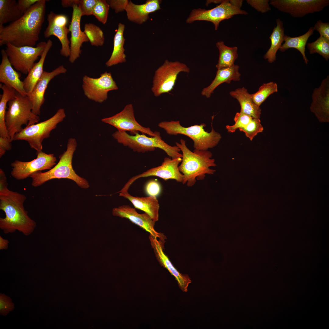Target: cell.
<instances>
[{
	"label": "cell",
	"instance_id": "obj_1",
	"mask_svg": "<svg viewBox=\"0 0 329 329\" xmlns=\"http://www.w3.org/2000/svg\"><path fill=\"white\" fill-rule=\"evenodd\" d=\"M48 1L39 0L19 19L0 27V46L10 43L17 47H34L39 40Z\"/></svg>",
	"mask_w": 329,
	"mask_h": 329
},
{
	"label": "cell",
	"instance_id": "obj_2",
	"mask_svg": "<svg viewBox=\"0 0 329 329\" xmlns=\"http://www.w3.org/2000/svg\"><path fill=\"white\" fill-rule=\"evenodd\" d=\"M27 198L24 194L10 190L0 193V209L5 214L0 218V228L5 234L16 231L28 236L36 226V222L28 215L24 203Z\"/></svg>",
	"mask_w": 329,
	"mask_h": 329
},
{
	"label": "cell",
	"instance_id": "obj_3",
	"mask_svg": "<svg viewBox=\"0 0 329 329\" xmlns=\"http://www.w3.org/2000/svg\"><path fill=\"white\" fill-rule=\"evenodd\" d=\"M182 152V161L179 166L180 172L183 175V184L186 183L188 186H193L198 180L203 179L206 174H214L215 170L210 168L216 164L214 159L212 158V154L208 150L195 149L193 152L189 150L186 141L181 139L180 143L176 142Z\"/></svg>",
	"mask_w": 329,
	"mask_h": 329
},
{
	"label": "cell",
	"instance_id": "obj_4",
	"mask_svg": "<svg viewBox=\"0 0 329 329\" xmlns=\"http://www.w3.org/2000/svg\"><path fill=\"white\" fill-rule=\"evenodd\" d=\"M77 146L75 138L69 139L66 150L59 156V160L56 165L48 171H37L30 175L32 179V186L38 187L52 179H67L73 181L81 188H88L89 185L87 181L77 175L73 167L72 159Z\"/></svg>",
	"mask_w": 329,
	"mask_h": 329
},
{
	"label": "cell",
	"instance_id": "obj_5",
	"mask_svg": "<svg viewBox=\"0 0 329 329\" xmlns=\"http://www.w3.org/2000/svg\"><path fill=\"white\" fill-rule=\"evenodd\" d=\"M8 107L5 115V123L8 135L11 142L14 135L23 129L38 123L40 119L32 112V103L27 95L23 96L16 91L15 97L8 103Z\"/></svg>",
	"mask_w": 329,
	"mask_h": 329
},
{
	"label": "cell",
	"instance_id": "obj_6",
	"mask_svg": "<svg viewBox=\"0 0 329 329\" xmlns=\"http://www.w3.org/2000/svg\"><path fill=\"white\" fill-rule=\"evenodd\" d=\"M169 135H176L181 134L188 136L193 141V147L198 150H208L216 147L220 141L221 136L215 131L211 123V131H205L204 128L206 125L201 123L188 127L182 126L179 121H162L158 124Z\"/></svg>",
	"mask_w": 329,
	"mask_h": 329
},
{
	"label": "cell",
	"instance_id": "obj_7",
	"mask_svg": "<svg viewBox=\"0 0 329 329\" xmlns=\"http://www.w3.org/2000/svg\"><path fill=\"white\" fill-rule=\"evenodd\" d=\"M112 136L118 142L128 147L134 151L144 153L154 151L155 148L161 149L172 159L182 157L179 148L176 145H169L161 139V137H148L139 133L130 135L126 132L117 131Z\"/></svg>",
	"mask_w": 329,
	"mask_h": 329
},
{
	"label": "cell",
	"instance_id": "obj_8",
	"mask_svg": "<svg viewBox=\"0 0 329 329\" xmlns=\"http://www.w3.org/2000/svg\"><path fill=\"white\" fill-rule=\"evenodd\" d=\"M66 117L63 108L59 109L50 118L39 123L26 126L16 134L13 141L24 140L27 141L30 147L37 152L42 151V142L44 139L50 136L51 131L62 122Z\"/></svg>",
	"mask_w": 329,
	"mask_h": 329
},
{
	"label": "cell",
	"instance_id": "obj_9",
	"mask_svg": "<svg viewBox=\"0 0 329 329\" xmlns=\"http://www.w3.org/2000/svg\"><path fill=\"white\" fill-rule=\"evenodd\" d=\"M46 42L41 41L36 47H17L10 43L5 44V49L11 65L17 71L27 74L35 62L42 55Z\"/></svg>",
	"mask_w": 329,
	"mask_h": 329
},
{
	"label": "cell",
	"instance_id": "obj_10",
	"mask_svg": "<svg viewBox=\"0 0 329 329\" xmlns=\"http://www.w3.org/2000/svg\"><path fill=\"white\" fill-rule=\"evenodd\" d=\"M189 73L190 69L185 64L179 61L166 60L155 71L151 90L155 97L168 93L173 88L179 73Z\"/></svg>",
	"mask_w": 329,
	"mask_h": 329
},
{
	"label": "cell",
	"instance_id": "obj_11",
	"mask_svg": "<svg viewBox=\"0 0 329 329\" xmlns=\"http://www.w3.org/2000/svg\"><path fill=\"white\" fill-rule=\"evenodd\" d=\"M220 4L213 9H194L191 11L186 22L191 23L197 21H206L212 22L217 30L222 21L228 19L237 14L246 15L247 12L232 5L230 0H220Z\"/></svg>",
	"mask_w": 329,
	"mask_h": 329
},
{
	"label": "cell",
	"instance_id": "obj_12",
	"mask_svg": "<svg viewBox=\"0 0 329 329\" xmlns=\"http://www.w3.org/2000/svg\"><path fill=\"white\" fill-rule=\"evenodd\" d=\"M269 4L279 11L295 18L320 12L329 5V0H271Z\"/></svg>",
	"mask_w": 329,
	"mask_h": 329
},
{
	"label": "cell",
	"instance_id": "obj_13",
	"mask_svg": "<svg viewBox=\"0 0 329 329\" xmlns=\"http://www.w3.org/2000/svg\"><path fill=\"white\" fill-rule=\"evenodd\" d=\"M36 154L37 158L30 161L16 160L12 163V176L18 180H23L35 172L50 169L55 165L56 159L53 154H47L42 150L37 152Z\"/></svg>",
	"mask_w": 329,
	"mask_h": 329
},
{
	"label": "cell",
	"instance_id": "obj_14",
	"mask_svg": "<svg viewBox=\"0 0 329 329\" xmlns=\"http://www.w3.org/2000/svg\"><path fill=\"white\" fill-rule=\"evenodd\" d=\"M83 82L84 95L89 99L100 103L107 99L109 91L118 89L111 73L107 72L101 74L100 77L96 78L85 75L83 78Z\"/></svg>",
	"mask_w": 329,
	"mask_h": 329
},
{
	"label": "cell",
	"instance_id": "obj_15",
	"mask_svg": "<svg viewBox=\"0 0 329 329\" xmlns=\"http://www.w3.org/2000/svg\"><path fill=\"white\" fill-rule=\"evenodd\" d=\"M101 121L116 128L118 131H128L134 135L139 133L146 134L151 137H161L159 132H153L148 127H145L136 120L132 104L126 105L122 111L115 115L101 119Z\"/></svg>",
	"mask_w": 329,
	"mask_h": 329
},
{
	"label": "cell",
	"instance_id": "obj_16",
	"mask_svg": "<svg viewBox=\"0 0 329 329\" xmlns=\"http://www.w3.org/2000/svg\"><path fill=\"white\" fill-rule=\"evenodd\" d=\"M48 25L44 32L45 38L51 36H56L59 40L62 47L60 50L61 55L67 57L70 54V41L68 37L69 32L66 26L68 22L67 17L62 14H57L51 11L48 15Z\"/></svg>",
	"mask_w": 329,
	"mask_h": 329
},
{
	"label": "cell",
	"instance_id": "obj_17",
	"mask_svg": "<svg viewBox=\"0 0 329 329\" xmlns=\"http://www.w3.org/2000/svg\"><path fill=\"white\" fill-rule=\"evenodd\" d=\"M182 161L181 157L174 159L164 158L161 164L157 167L151 168L143 173L131 178L124 186L128 189L130 185L136 180L142 177L156 176L164 180L169 179L175 180L178 182H182L183 175L179 168V164Z\"/></svg>",
	"mask_w": 329,
	"mask_h": 329
},
{
	"label": "cell",
	"instance_id": "obj_18",
	"mask_svg": "<svg viewBox=\"0 0 329 329\" xmlns=\"http://www.w3.org/2000/svg\"><path fill=\"white\" fill-rule=\"evenodd\" d=\"M72 7V18L69 28V31L71 34L69 61L72 63L80 57L83 43L89 41L86 34L81 30L80 24L82 16L78 5L75 4Z\"/></svg>",
	"mask_w": 329,
	"mask_h": 329
},
{
	"label": "cell",
	"instance_id": "obj_19",
	"mask_svg": "<svg viewBox=\"0 0 329 329\" xmlns=\"http://www.w3.org/2000/svg\"><path fill=\"white\" fill-rule=\"evenodd\" d=\"M310 110L320 122L329 121V76L322 81L312 95Z\"/></svg>",
	"mask_w": 329,
	"mask_h": 329
},
{
	"label": "cell",
	"instance_id": "obj_20",
	"mask_svg": "<svg viewBox=\"0 0 329 329\" xmlns=\"http://www.w3.org/2000/svg\"><path fill=\"white\" fill-rule=\"evenodd\" d=\"M67 69L62 65L51 72L44 71L32 92L27 95L32 103V112L34 114L40 115L41 107L45 100L44 94L51 80L56 76L65 73Z\"/></svg>",
	"mask_w": 329,
	"mask_h": 329
},
{
	"label": "cell",
	"instance_id": "obj_21",
	"mask_svg": "<svg viewBox=\"0 0 329 329\" xmlns=\"http://www.w3.org/2000/svg\"><path fill=\"white\" fill-rule=\"evenodd\" d=\"M113 215L129 219L132 222L139 226L149 232L150 235L162 239V235L154 229L155 223L150 217L146 213H138L135 209L128 205H123L114 208L112 210Z\"/></svg>",
	"mask_w": 329,
	"mask_h": 329
},
{
	"label": "cell",
	"instance_id": "obj_22",
	"mask_svg": "<svg viewBox=\"0 0 329 329\" xmlns=\"http://www.w3.org/2000/svg\"><path fill=\"white\" fill-rule=\"evenodd\" d=\"M149 239L152 247L161 264L167 269L177 281L180 288L183 292L188 291V288L192 281L188 275L182 274L174 267L167 256L164 253L161 241L150 235Z\"/></svg>",
	"mask_w": 329,
	"mask_h": 329
},
{
	"label": "cell",
	"instance_id": "obj_23",
	"mask_svg": "<svg viewBox=\"0 0 329 329\" xmlns=\"http://www.w3.org/2000/svg\"><path fill=\"white\" fill-rule=\"evenodd\" d=\"M159 0H147L142 4L137 5L129 0L126 8L127 19L130 21L141 25L149 18V14L161 9Z\"/></svg>",
	"mask_w": 329,
	"mask_h": 329
},
{
	"label": "cell",
	"instance_id": "obj_24",
	"mask_svg": "<svg viewBox=\"0 0 329 329\" xmlns=\"http://www.w3.org/2000/svg\"><path fill=\"white\" fill-rule=\"evenodd\" d=\"M2 61L0 64V82L15 90L23 96L27 95L23 81L19 73L14 69L8 59L5 49L1 51Z\"/></svg>",
	"mask_w": 329,
	"mask_h": 329
},
{
	"label": "cell",
	"instance_id": "obj_25",
	"mask_svg": "<svg viewBox=\"0 0 329 329\" xmlns=\"http://www.w3.org/2000/svg\"><path fill=\"white\" fill-rule=\"evenodd\" d=\"M119 196L128 199L135 207L143 211L149 215L155 222L159 219V205L156 196L135 197L131 196L128 191H119Z\"/></svg>",
	"mask_w": 329,
	"mask_h": 329
},
{
	"label": "cell",
	"instance_id": "obj_26",
	"mask_svg": "<svg viewBox=\"0 0 329 329\" xmlns=\"http://www.w3.org/2000/svg\"><path fill=\"white\" fill-rule=\"evenodd\" d=\"M239 65H234L230 67L217 69L214 79L209 85L202 90V95L209 98L214 90L222 83H230L232 81H239L241 74L239 72Z\"/></svg>",
	"mask_w": 329,
	"mask_h": 329
},
{
	"label": "cell",
	"instance_id": "obj_27",
	"mask_svg": "<svg viewBox=\"0 0 329 329\" xmlns=\"http://www.w3.org/2000/svg\"><path fill=\"white\" fill-rule=\"evenodd\" d=\"M229 94L239 102L241 107L240 112L253 118L260 119L261 109L254 102L247 89L244 87L238 88L230 92Z\"/></svg>",
	"mask_w": 329,
	"mask_h": 329
},
{
	"label": "cell",
	"instance_id": "obj_28",
	"mask_svg": "<svg viewBox=\"0 0 329 329\" xmlns=\"http://www.w3.org/2000/svg\"><path fill=\"white\" fill-rule=\"evenodd\" d=\"M52 41L49 39L46 42L44 50L39 61L35 63L27 76L23 81L24 88L27 95L33 90L37 82L44 72L43 66L47 55L52 46Z\"/></svg>",
	"mask_w": 329,
	"mask_h": 329
},
{
	"label": "cell",
	"instance_id": "obj_29",
	"mask_svg": "<svg viewBox=\"0 0 329 329\" xmlns=\"http://www.w3.org/2000/svg\"><path fill=\"white\" fill-rule=\"evenodd\" d=\"M125 25L119 23L118 28L113 39V48L111 57L106 62V65L111 67L113 65L125 62L126 61L124 45L125 41L123 36Z\"/></svg>",
	"mask_w": 329,
	"mask_h": 329
},
{
	"label": "cell",
	"instance_id": "obj_30",
	"mask_svg": "<svg viewBox=\"0 0 329 329\" xmlns=\"http://www.w3.org/2000/svg\"><path fill=\"white\" fill-rule=\"evenodd\" d=\"M277 26L275 27L269 37L271 41L270 48L265 54L264 58L271 63L276 60V54L284 41V28L282 21L279 19H276Z\"/></svg>",
	"mask_w": 329,
	"mask_h": 329
},
{
	"label": "cell",
	"instance_id": "obj_31",
	"mask_svg": "<svg viewBox=\"0 0 329 329\" xmlns=\"http://www.w3.org/2000/svg\"><path fill=\"white\" fill-rule=\"evenodd\" d=\"M314 30V27H311L306 33L298 37H292L285 35V42L282 44L279 50L284 52L289 48H295L301 54L304 63L307 64L308 60L305 54L306 46L309 38L313 34Z\"/></svg>",
	"mask_w": 329,
	"mask_h": 329
},
{
	"label": "cell",
	"instance_id": "obj_32",
	"mask_svg": "<svg viewBox=\"0 0 329 329\" xmlns=\"http://www.w3.org/2000/svg\"><path fill=\"white\" fill-rule=\"evenodd\" d=\"M23 13L19 9L15 0H0V27L19 19Z\"/></svg>",
	"mask_w": 329,
	"mask_h": 329
},
{
	"label": "cell",
	"instance_id": "obj_33",
	"mask_svg": "<svg viewBox=\"0 0 329 329\" xmlns=\"http://www.w3.org/2000/svg\"><path fill=\"white\" fill-rule=\"evenodd\" d=\"M2 90L0 101V136L10 138L8 135L5 123V115L7 104L10 100L14 99L16 91L14 89L3 84H0Z\"/></svg>",
	"mask_w": 329,
	"mask_h": 329
},
{
	"label": "cell",
	"instance_id": "obj_34",
	"mask_svg": "<svg viewBox=\"0 0 329 329\" xmlns=\"http://www.w3.org/2000/svg\"><path fill=\"white\" fill-rule=\"evenodd\" d=\"M216 45L219 51V57L216 67L217 69L232 66L238 58V48L230 47L226 46L223 41L216 43Z\"/></svg>",
	"mask_w": 329,
	"mask_h": 329
},
{
	"label": "cell",
	"instance_id": "obj_35",
	"mask_svg": "<svg viewBox=\"0 0 329 329\" xmlns=\"http://www.w3.org/2000/svg\"><path fill=\"white\" fill-rule=\"evenodd\" d=\"M278 91L277 84L273 82H270L263 84L258 90L251 94V96L254 102L260 106L270 95Z\"/></svg>",
	"mask_w": 329,
	"mask_h": 329
},
{
	"label": "cell",
	"instance_id": "obj_36",
	"mask_svg": "<svg viewBox=\"0 0 329 329\" xmlns=\"http://www.w3.org/2000/svg\"><path fill=\"white\" fill-rule=\"evenodd\" d=\"M83 32L92 45L101 46L104 44L105 39L103 32L99 27L94 24H85Z\"/></svg>",
	"mask_w": 329,
	"mask_h": 329
},
{
	"label": "cell",
	"instance_id": "obj_37",
	"mask_svg": "<svg viewBox=\"0 0 329 329\" xmlns=\"http://www.w3.org/2000/svg\"><path fill=\"white\" fill-rule=\"evenodd\" d=\"M310 54L318 53L326 61L329 59V40L320 36L315 41L307 44Z\"/></svg>",
	"mask_w": 329,
	"mask_h": 329
},
{
	"label": "cell",
	"instance_id": "obj_38",
	"mask_svg": "<svg viewBox=\"0 0 329 329\" xmlns=\"http://www.w3.org/2000/svg\"><path fill=\"white\" fill-rule=\"evenodd\" d=\"M110 6L106 0H98L93 10L92 15L103 24L107 22Z\"/></svg>",
	"mask_w": 329,
	"mask_h": 329
},
{
	"label": "cell",
	"instance_id": "obj_39",
	"mask_svg": "<svg viewBox=\"0 0 329 329\" xmlns=\"http://www.w3.org/2000/svg\"><path fill=\"white\" fill-rule=\"evenodd\" d=\"M239 129L244 132L246 136L252 141L258 133L263 131L264 128L260 119L253 118L246 126Z\"/></svg>",
	"mask_w": 329,
	"mask_h": 329
},
{
	"label": "cell",
	"instance_id": "obj_40",
	"mask_svg": "<svg viewBox=\"0 0 329 329\" xmlns=\"http://www.w3.org/2000/svg\"><path fill=\"white\" fill-rule=\"evenodd\" d=\"M253 118L251 116L240 111L238 112L234 117V124L232 126H226V129L229 133L235 132L238 129L244 127Z\"/></svg>",
	"mask_w": 329,
	"mask_h": 329
},
{
	"label": "cell",
	"instance_id": "obj_41",
	"mask_svg": "<svg viewBox=\"0 0 329 329\" xmlns=\"http://www.w3.org/2000/svg\"><path fill=\"white\" fill-rule=\"evenodd\" d=\"M14 309V303L11 299L4 294H0V313L1 315L6 316Z\"/></svg>",
	"mask_w": 329,
	"mask_h": 329
},
{
	"label": "cell",
	"instance_id": "obj_42",
	"mask_svg": "<svg viewBox=\"0 0 329 329\" xmlns=\"http://www.w3.org/2000/svg\"><path fill=\"white\" fill-rule=\"evenodd\" d=\"M98 0H81L78 6L82 16L92 15L94 9Z\"/></svg>",
	"mask_w": 329,
	"mask_h": 329
},
{
	"label": "cell",
	"instance_id": "obj_43",
	"mask_svg": "<svg viewBox=\"0 0 329 329\" xmlns=\"http://www.w3.org/2000/svg\"><path fill=\"white\" fill-rule=\"evenodd\" d=\"M247 3L257 11L262 13L271 10L268 0H247Z\"/></svg>",
	"mask_w": 329,
	"mask_h": 329
},
{
	"label": "cell",
	"instance_id": "obj_44",
	"mask_svg": "<svg viewBox=\"0 0 329 329\" xmlns=\"http://www.w3.org/2000/svg\"><path fill=\"white\" fill-rule=\"evenodd\" d=\"M110 7L114 9L116 13L125 11L129 0H109L107 1Z\"/></svg>",
	"mask_w": 329,
	"mask_h": 329
},
{
	"label": "cell",
	"instance_id": "obj_45",
	"mask_svg": "<svg viewBox=\"0 0 329 329\" xmlns=\"http://www.w3.org/2000/svg\"><path fill=\"white\" fill-rule=\"evenodd\" d=\"M145 190L146 193L149 196H156L160 192L161 186L157 181L151 180L147 183Z\"/></svg>",
	"mask_w": 329,
	"mask_h": 329
},
{
	"label": "cell",
	"instance_id": "obj_46",
	"mask_svg": "<svg viewBox=\"0 0 329 329\" xmlns=\"http://www.w3.org/2000/svg\"><path fill=\"white\" fill-rule=\"evenodd\" d=\"M315 30L318 32L320 36L329 40V23H323L321 20L317 21L313 27Z\"/></svg>",
	"mask_w": 329,
	"mask_h": 329
},
{
	"label": "cell",
	"instance_id": "obj_47",
	"mask_svg": "<svg viewBox=\"0 0 329 329\" xmlns=\"http://www.w3.org/2000/svg\"><path fill=\"white\" fill-rule=\"evenodd\" d=\"M11 142L9 138L0 136V158L2 157L6 151L11 149Z\"/></svg>",
	"mask_w": 329,
	"mask_h": 329
},
{
	"label": "cell",
	"instance_id": "obj_48",
	"mask_svg": "<svg viewBox=\"0 0 329 329\" xmlns=\"http://www.w3.org/2000/svg\"><path fill=\"white\" fill-rule=\"evenodd\" d=\"M39 0H19L17 4L19 10L24 14Z\"/></svg>",
	"mask_w": 329,
	"mask_h": 329
},
{
	"label": "cell",
	"instance_id": "obj_49",
	"mask_svg": "<svg viewBox=\"0 0 329 329\" xmlns=\"http://www.w3.org/2000/svg\"><path fill=\"white\" fill-rule=\"evenodd\" d=\"M8 182L6 175L3 170L0 168V193L8 190Z\"/></svg>",
	"mask_w": 329,
	"mask_h": 329
},
{
	"label": "cell",
	"instance_id": "obj_50",
	"mask_svg": "<svg viewBox=\"0 0 329 329\" xmlns=\"http://www.w3.org/2000/svg\"><path fill=\"white\" fill-rule=\"evenodd\" d=\"M80 1V0H62L61 1V5L62 7L65 8L72 7L75 4L78 5Z\"/></svg>",
	"mask_w": 329,
	"mask_h": 329
},
{
	"label": "cell",
	"instance_id": "obj_51",
	"mask_svg": "<svg viewBox=\"0 0 329 329\" xmlns=\"http://www.w3.org/2000/svg\"><path fill=\"white\" fill-rule=\"evenodd\" d=\"M9 241L0 236V249H7L8 247Z\"/></svg>",
	"mask_w": 329,
	"mask_h": 329
}]
</instances>
